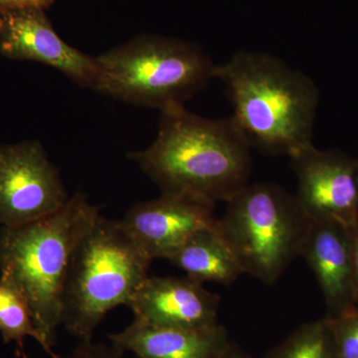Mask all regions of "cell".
Segmentation results:
<instances>
[{"label":"cell","instance_id":"277c9868","mask_svg":"<svg viewBox=\"0 0 358 358\" xmlns=\"http://www.w3.org/2000/svg\"><path fill=\"white\" fill-rule=\"evenodd\" d=\"M150 264L120 220L99 216L71 259L63 292L62 324L80 341L92 339L108 313L128 306L150 275Z\"/></svg>","mask_w":358,"mask_h":358},{"label":"cell","instance_id":"cb8c5ba5","mask_svg":"<svg viewBox=\"0 0 358 358\" xmlns=\"http://www.w3.org/2000/svg\"><path fill=\"white\" fill-rule=\"evenodd\" d=\"M357 159V162H358V159Z\"/></svg>","mask_w":358,"mask_h":358},{"label":"cell","instance_id":"5b68a950","mask_svg":"<svg viewBox=\"0 0 358 358\" xmlns=\"http://www.w3.org/2000/svg\"><path fill=\"white\" fill-rule=\"evenodd\" d=\"M101 93L160 113L182 107L215 79V63L192 42L143 35L98 56Z\"/></svg>","mask_w":358,"mask_h":358},{"label":"cell","instance_id":"603a6c76","mask_svg":"<svg viewBox=\"0 0 358 358\" xmlns=\"http://www.w3.org/2000/svg\"><path fill=\"white\" fill-rule=\"evenodd\" d=\"M23 358H28V357H23Z\"/></svg>","mask_w":358,"mask_h":358},{"label":"cell","instance_id":"8992f818","mask_svg":"<svg viewBox=\"0 0 358 358\" xmlns=\"http://www.w3.org/2000/svg\"><path fill=\"white\" fill-rule=\"evenodd\" d=\"M310 222L296 194L275 183H249L227 202L218 229L245 274L272 286L300 256Z\"/></svg>","mask_w":358,"mask_h":358},{"label":"cell","instance_id":"5bb4252c","mask_svg":"<svg viewBox=\"0 0 358 358\" xmlns=\"http://www.w3.org/2000/svg\"><path fill=\"white\" fill-rule=\"evenodd\" d=\"M169 261L202 284L214 282L229 286L245 274L218 227L196 233Z\"/></svg>","mask_w":358,"mask_h":358},{"label":"cell","instance_id":"e0dca14e","mask_svg":"<svg viewBox=\"0 0 358 358\" xmlns=\"http://www.w3.org/2000/svg\"><path fill=\"white\" fill-rule=\"evenodd\" d=\"M333 331L336 358H358V312L355 308L327 317Z\"/></svg>","mask_w":358,"mask_h":358},{"label":"cell","instance_id":"7c38bea8","mask_svg":"<svg viewBox=\"0 0 358 358\" xmlns=\"http://www.w3.org/2000/svg\"><path fill=\"white\" fill-rule=\"evenodd\" d=\"M353 228L331 219H312L300 256L324 294L329 317L355 307Z\"/></svg>","mask_w":358,"mask_h":358},{"label":"cell","instance_id":"9c48e42d","mask_svg":"<svg viewBox=\"0 0 358 358\" xmlns=\"http://www.w3.org/2000/svg\"><path fill=\"white\" fill-rule=\"evenodd\" d=\"M291 159L299 201L310 219L358 226V162L338 150L305 148Z\"/></svg>","mask_w":358,"mask_h":358},{"label":"cell","instance_id":"3957f363","mask_svg":"<svg viewBox=\"0 0 358 358\" xmlns=\"http://www.w3.org/2000/svg\"><path fill=\"white\" fill-rule=\"evenodd\" d=\"M76 193L59 210L33 222L0 228V278L20 289L31 308L45 352H52L62 324V298L75 249L100 216Z\"/></svg>","mask_w":358,"mask_h":358},{"label":"cell","instance_id":"52a82bcc","mask_svg":"<svg viewBox=\"0 0 358 358\" xmlns=\"http://www.w3.org/2000/svg\"><path fill=\"white\" fill-rule=\"evenodd\" d=\"M70 199L39 141L0 147V226L15 227L59 210Z\"/></svg>","mask_w":358,"mask_h":358},{"label":"cell","instance_id":"8fae6325","mask_svg":"<svg viewBox=\"0 0 358 358\" xmlns=\"http://www.w3.org/2000/svg\"><path fill=\"white\" fill-rule=\"evenodd\" d=\"M220 298L188 277L148 275L129 301L134 320L150 326L201 329L217 324Z\"/></svg>","mask_w":358,"mask_h":358},{"label":"cell","instance_id":"9a60e30c","mask_svg":"<svg viewBox=\"0 0 358 358\" xmlns=\"http://www.w3.org/2000/svg\"><path fill=\"white\" fill-rule=\"evenodd\" d=\"M0 333L6 343L15 341L22 358L24 339H36L43 348V341L35 327L34 320L25 296L11 282L0 278Z\"/></svg>","mask_w":358,"mask_h":358},{"label":"cell","instance_id":"ba28073f","mask_svg":"<svg viewBox=\"0 0 358 358\" xmlns=\"http://www.w3.org/2000/svg\"><path fill=\"white\" fill-rule=\"evenodd\" d=\"M0 52L13 60L50 66L75 84L102 92L103 72L96 57L66 43L41 9L0 13Z\"/></svg>","mask_w":358,"mask_h":358},{"label":"cell","instance_id":"7402d4cb","mask_svg":"<svg viewBox=\"0 0 358 358\" xmlns=\"http://www.w3.org/2000/svg\"><path fill=\"white\" fill-rule=\"evenodd\" d=\"M355 310H357L358 312V303H357V305H355Z\"/></svg>","mask_w":358,"mask_h":358},{"label":"cell","instance_id":"d6986e66","mask_svg":"<svg viewBox=\"0 0 358 358\" xmlns=\"http://www.w3.org/2000/svg\"><path fill=\"white\" fill-rule=\"evenodd\" d=\"M54 0H0V13L21 9H45L53 3Z\"/></svg>","mask_w":358,"mask_h":358},{"label":"cell","instance_id":"ac0fdd59","mask_svg":"<svg viewBox=\"0 0 358 358\" xmlns=\"http://www.w3.org/2000/svg\"><path fill=\"white\" fill-rule=\"evenodd\" d=\"M122 350L115 345L94 343L92 339L82 341L74 352L66 358H122Z\"/></svg>","mask_w":358,"mask_h":358},{"label":"cell","instance_id":"2e32d148","mask_svg":"<svg viewBox=\"0 0 358 358\" xmlns=\"http://www.w3.org/2000/svg\"><path fill=\"white\" fill-rule=\"evenodd\" d=\"M268 358H336L329 319L303 324L273 350Z\"/></svg>","mask_w":358,"mask_h":358},{"label":"cell","instance_id":"ffe728a7","mask_svg":"<svg viewBox=\"0 0 358 358\" xmlns=\"http://www.w3.org/2000/svg\"><path fill=\"white\" fill-rule=\"evenodd\" d=\"M352 244L353 263H355V298H357V303H358V226L352 229Z\"/></svg>","mask_w":358,"mask_h":358},{"label":"cell","instance_id":"4fadbf2b","mask_svg":"<svg viewBox=\"0 0 358 358\" xmlns=\"http://www.w3.org/2000/svg\"><path fill=\"white\" fill-rule=\"evenodd\" d=\"M113 345L136 358H218L227 346L220 324L201 329L150 326L138 320L124 331L110 334Z\"/></svg>","mask_w":358,"mask_h":358},{"label":"cell","instance_id":"30bf717a","mask_svg":"<svg viewBox=\"0 0 358 358\" xmlns=\"http://www.w3.org/2000/svg\"><path fill=\"white\" fill-rule=\"evenodd\" d=\"M122 228L150 259H167L196 233L218 227L215 205L179 194L136 203L120 220Z\"/></svg>","mask_w":358,"mask_h":358},{"label":"cell","instance_id":"44dd1931","mask_svg":"<svg viewBox=\"0 0 358 358\" xmlns=\"http://www.w3.org/2000/svg\"><path fill=\"white\" fill-rule=\"evenodd\" d=\"M218 358H250L246 353L242 352L237 345H232V343H228L227 346L224 348L221 355H219Z\"/></svg>","mask_w":358,"mask_h":358},{"label":"cell","instance_id":"6da1fadb","mask_svg":"<svg viewBox=\"0 0 358 358\" xmlns=\"http://www.w3.org/2000/svg\"><path fill=\"white\" fill-rule=\"evenodd\" d=\"M251 150L234 117L207 119L182 106L160 113L152 145L129 157L162 193L216 205L249 185Z\"/></svg>","mask_w":358,"mask_h":358},{"label":"cell","instance_id":"7a4b0ae2","mask_svg":"<svg viewBox=\"0 0 358 358\" xmlns=\"http://www.w3.org/2000/svg\"><path fill=\"white\" fill-rule=\"evenodd\" d=\"M215 79L252 148L292 157L313 145L320 92L305 73L272 54L240 50L216 66Z\"/></svg>","mask_w":358,"mask_h":358}]
</instances>
